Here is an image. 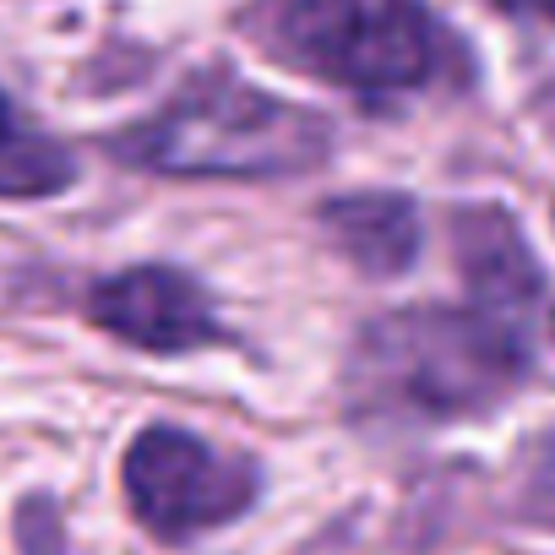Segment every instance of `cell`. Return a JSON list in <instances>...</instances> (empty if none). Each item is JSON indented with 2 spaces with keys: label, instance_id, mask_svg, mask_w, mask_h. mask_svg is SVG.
Returning a JSON list of instances; mask_svg holds the SVG:
<instances>
[{
  "label": "cell",
  "instance_id": "1",
  "mask_svg": "<svg viewBox=\"0 0 555 555\" xmlns=\"http://www.w3.org/2000/svg\"><path fill=\"white\" fill-rule=\"evenodd\" d=\"M333 131L317 109L240 82L234 72L191 77L158 115L115 137V158L185 180H278L317 169Z\"/></svg>",
  "mask_w": 555,
  "mask_h": 555
},
{
  "label": "cell",
  "instance_id": "2",
  "mask_svg": "<svg viewBox=\"0 0 555 555\" xmlns=\"http://www.w3.org/2000/svg\"><path fill=\"white\" fill-rule=\"evenodd\" d=\"M528 338L485 311L414 306L376 317L360 344L349 382L382 414L452 420L506 398L528 365Z\"/></svg>",
  "mask_w": 555,
  "mask_h": 555
},
{
  "label": "cell",
  "instance_id": "5",
  "mask_svg": "<svg viewBox=\"0 0 555 555\" xmlns=\"http://www.w3.org/2000/svg\"><path fill=\"white\" fill-rule=\"evenodd\" d=\"M88 311L104 333L153 354H185L223 333L207 295L175 267H131V272L104 278Z\"/></svg>",
  "mask_w": 555,
  "mask_h": 555
},
{
  "label": "cell",
  "instance_id": "4",
  "mask_svg": "<svg viewBox=\"0 0 555 555\" xmlns=\"http://www.w3.org/2000/svg\"><path fill=\"white\" fill-rule=\"evenodd\" d=\"M126 495L142 528L158 539H191L234 522L256 495V474L180 425H153L126 452Z\"/></svg>",
  "mask_w": 555,
  "mask_h": 555
},
{
  "label": "cell",
  "instance_id": "3",
  "mask_svg": "<svg viewBox=\"0 0 555 555\" xmlns=\"http://www.w3.org/2000/svg\"><path fill=\"white\" fill-rule=\"evenodd\" d=\"M245 28L284 66L354 93L425 88L447 61V34L420 0H256Z\"/></svg>",
  "mask_w": 555,
  "mask_h": 555
},
{
  "label": "cell",
  "instance_id": "9",
  "mask_svg": "<svg viewBox=\"0 0 555 555\" xmlns=\"http://www.w3.org/2000/svg\"><path fill=\"white\" fill-rule=\"evenodd\" d=\"M506 17H528V23H555V0H495Z\"/></svg>",
  "mask_w": 555,
  "mask_h": 555
},
{
  "label": "cell",
  "instance_id": "6",
  "mask_svg": "<svg viewBox=\"0 0 555 555\" xmlns=\"http://www.w3.org/2000/svg\"><path fill=\"white\" fill-rule=\"evenodd\" d=\"M452 250H457L463 284L474 295V311L522 333L528 311L539 306V267L517 223L501 207H463L452 218Z\"/></svg>",
  "mask_w": 555,
  "mask_h": 555
},
{
  "label": "cell",
  "instance_id": "8",
  "mask_svg": "<svg viewBox=\"0 0 555 555\" xmlns=\"http://www.w3.org/2000/svg\"><path fill=\"white\" fill-rule=\"evenodd\" d=\"M77 180V164L61 142L34 131L0 93V196H55Z\"/></svg>",
  "mask_w": 555,
  "mask_h": 555
},
{
  "label": "cell",
  "instance_id": "7",
  "mask_svg": "<svg viewBox=\"0 0 555 555\" xmlns=\"http://www.w3.org/2000/svg\"><path fill=\"white\" fill-rule=\"evenodd\" d=\"M322 229L365 278H398L420 256V212L409 196L392 191L333 196L322 207Z\"/></svg>",
  "mask_w": 555,
  "mask_h": 555
}]
</instances>
